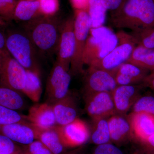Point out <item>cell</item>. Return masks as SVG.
<instances>
[{
  "instance_id": "7c38bea8",
  "label": "cell",
  "mask_w": 154,
  "mask_h": 154,
  "mask_svg": "<svg viewBox=\"0 0 154 154\" xmlns=\"http://www.w3.org/2000/svg\"><path fill=\"white\" fill-rule=\"evenodd\" d=\"M57 127L62 141L66 148L76 147L84 144L91 136L87 124L79 118L66 125H57Z\"/></svg>"
},
{
  "instance_id": "5bb4252c",
  "label": "cell",
  "mask_w": 154,
  "mask_h": 154,
  "mask_svg": "<svg viewBox=\"0 0 154 154\" xmlns=\"http://www.w3.org/2000/svg\"><path fill=\"white\" fill-rule=\"evenodd\" d=\"M0 134L14 142L27 145L36 140L35 127L29 122H19L0 126Z\"/></svg>"
},
{
  "instance_id": "2e32d148",
  "label": "cell",
  "mask_w": 154,
  "mask_h": 154,
  "mask_svg": "<svg viewBox=\"0 0 154 154\" xmlns=\"http://www.w3.org/2000/svg\"><path fill=\"white\" fill-rule=\"evenodd\" d=\"M26 118L30 124L41 129L57 125L52 106L48 103L33 105L29 109Z\"/></svg>"
},
{
  "instance_id": "e575fe53",
  "label": "cell",
  "mask_w": 154,
  "mask_h": 154,
  "mask_svg": "<svg viewBox=\"0 0 154 154\" xmlns=\"http://www.w3.org/2000/svg\"><path fill=\"white\" fill-rule=\"evenodd\" d=\"M107 8V11L110 13L114 12L122 5L126 0H102Z\"/></svg>"
},
{
  "instance_id": "30bf717a",
  "label": "cell",
  "mask_w": 154,
  "mask_h": 154,
  "mask_svg": "<svg viewBox=\"0 0 154 154\" xmlns=\"http://www.w3.org/2000/svg\"><path fill=\"white\" fill-rule=\"evenodd\" d=\"M86 112L92 120L108 118L116 114L111 93L103 92L84 96Z\"/></svg>"
},
{
  "instance_id": "9c48e42d",
  "label": "cell",
  "mask_w": 154,
  "mask_h": 154,
  "mask_svg": "<svg viewBox=\"0 0 154 154\" xmlns=\"http://www.w3.org/2000/svg\"><path fill=\"white\" fill-rule=\"evenodd\" d=\"M117 86L113 72L89 66L84 79V96L100 92L112 93Z\"/></svg>"
},
{
  "instance_id": "8992f818",
  "label": "cell",
  "mask_w": 154,
  "mask_h": 154,
  "mask_svg": "<svg viewBox=\"0 0 154 154\" xmlns=\"http://www.w3.org/2000/svg\"><path fill=\"white\" fill-rule=\"evenodd\" d=\"M116 34L118 39L116 46L105 57L89 66L114 72L126 62L137 45L129 33L120 30Z\"/></svg>"
},
{
  "instance_id": "f35d334b",
  "label": "cell",
  "mask_w": 154,
  "mask_h": 154,
  "mask_svg": "<svg viewBox=\"0 0 154 154\" xmlns=\"http://www.w3.org/2000/svg\"><path fill=\"white\" fill-rule=\"evenodd\" d=\"M143 143L146 147V149H154V133L153 134L151 135Z\"/></svg>"
},
{
  "instance_id": "ffe728a7",
  "label": "cell",
  "mask_w": 154,
  "mask_h": 154,
  "mask_svg": "<svg viewBox=\"0 0 154 154\" xmlns=\"http://www.w3.org/2000/svg\"><path fill=\"white\" fill-rule=\"evenodd\" d=\"M34 127L36 129V140L41 141L54 154H63L66 148L62 141L57 125L46 129Z\"/></svg>"
},
{
  "instance_id": "f546056e",
  "label": "cell",
  "mask_w": 154,
  "mask_h": 154,
  "mask_svg": "<svg viewBox=\"0 0 154 154\" xmlns=\"http://www.w3.org/2000/svg\"><path fill=\"white\" fill-rule=\"evenodd\" d=\"M0 154H24L16 143L4 135L0 134Z\"/></svg>"
},
{
  "instance_id": "e0dca14e",
  "label": "cell",
  "mask_w": 154,
  "mask_h": 154,
  "mask_svg": "<svg viewBox=\"0 0 154 154\" xmlns=\"http://www.w3.org/2000/svg\"><path fill=\"white\" fill-rule=\"evenodd\" d=\"M133 137L143 143L154 133V116L145 113L131 112L127 116Z\"/></svg>"
},
{
  "instance_id": "b9f144b4",
  "label": "cell",
  "mask_w": 154,
  "mask_h": 154,
  "mask_svg": "<svg viewBox=\"0 0 154 154\" xmlns=\"http://www.w3.org/2000/svg\"><path fill=\"white\" fill-rule=\"evenodd\" d=\"M2 59L3 58L0 59V72H1V66H2Z\"/></svg>"
},
{
  "instance_id": "d4e9b609",
  "label": "cell",
  "mask_w": 154,
  "mask_h": 154,
  "mask_svg": "<svg viewBox=\"0 0 154 154\" xmlns=\"http://www.w3.org/2000/svg\"><path fill=\"white\" fill-rule=\"evenodd\" d=\"M87 11L90 18L91 28L103 26L107 10L102 0H90Z\"/></svg>"
},
{
  "instance_id": "7a4b0ae2",
  "label": "cell",
  "mask_w": 154,
  "mask_h": 154,
  "mask_svg": "<svg viewBox=\"0 0 154 154\" xmlns=\"http://www.w3.org/2000/svg\"><path fill=\"white\" fill-rule=\"evenodd\" d=\"M63 22L55 16H39L24 26V31L38 53L51 56L57 53Z\"/></svg>"
},
{
  "instance_id": "7bdbcfd3",
  "label": "cell",
  "mask_w": 154,
  "mask_h": 154,
  "mask_svg": "<svg viewBox=\"0 0 154 154\" xmlns=\"http://www.w3.org/2000/svg\"><path fill=\"white\" fill-rule=\"evenodd\" d=\"M25 1H37V0H25Z\"/></svg>"
},
{
  "instance_id": "ab89813d",
  "label": "cell",
  "mask_w": 154,
  "mask_h": 154,
  "mask_svg": "<svg viewBox=\"0 0 154 154\" xmlns=\"http://www.w3.org/2000/svg\"><path fill=\"white\" fill-rule=\"evenodd\" d=\"M5 24V20L2 17H0V26H3Z\"/></svg>"
},
{
  "instance_id": "ba28073f",
  "label": "cell",
  "mask_w": 154,
  "mask_h": 154,
  "mask_svg": "<svg viewBox=\"0 0 154 154\" xmlns=\"http://www.w3.org/2000/svg\"><path fill=\"white\" fill-rule=\"evenodd\" d=\"M27 71L9 52L2 60L0 72V86L21 94L26 82Z\"/></svg>"
},
{
  "instance_id": "4dcf8cb0",
  "label": "cell",
  "mask_w": 154,
  "mask_h": 154,
  "mask_svg": "<svg viewBox=\"0 0 154 154\" xmlns=\"http://www.w3.org/2000/svg\"><path fill=\"white\" fill-rule=\"evenodd\" d=\"M18 0H0V17L6 21L14 19V11Z\"/></svg>"
},
{
  "instance_id": "4fadbf2b",
  "label": "cell",
  "mask_w": 154,
  "mask_h": 154,
  "mask_svg": "<svg viewBox=\"0 0 154 154\" xmlns=\"http://www.w3.org/2000/svg\"><path fill=\"white\" fill-rule=\"evenodd\" d=\"M146 88L143 83L117 86L111 93L116 114L126 115L136 101L140 97L143 89Z\"/></svg>"
},
{
  "instance_id": "603a6c76",
  "label": "cell",
  "mask_w": 154,
  "mask_h": 154,
  "mask_svg": "<svg viewBox=\"0 0 154 154\" xmlns=\"http://www.w3.org/2000/svg\"><path fill=\"white\" fill-rule=\"evenodd\" d=\"M0 105L17 111L24 109L25 103L20 93L0 86Z\"/></svg>"
},
{
  "instance_id": "60d3db41",
  "label": "cell",
  "mask_w": 154,
  "mask_h": 154,
  "mask_svg": "<svg viewBox=\"0 0 154 154\" xmlns=\"http://www.w3.org/2000/svg\"><path fill=\"white\" fill-rule=\"evenodd\" d=\"M146 154H154V149H146Z\"/></svg>"
},
{
  "instance_id": "f1b7e54d",
  "label": "cell",
  "mask_w": 154,
  "mask_h": 154,
  "mask_svg": "<svg viewBox=\"0 0 154 154\" xmlns=\"http://www.w3.org/2000/svg\"><path fill=\"white\" fill-rule=\"evenodd\" d=\"M133 113H145L154 116V96H140L132 107Z\"/></svg>"
},
{
  "instance_id": "6da1fadb",
  "label": "cell",
  "mask_w": 154,
  "mask_h": 154,
  "mask_svg": "<svg viewBox=\"0 0 154 154\" xmlns=\"http://www.w3.org/2000/svg\"><path fill=\"white\" fill-rule=\"evenodd\" d=\"M114 28L139 31L154 27V0H126L118 10L110 13Z\"/></svg>"
},
{
  "instance_id": "44dd1931",
  "label": "cell",
  "mask_w": 154,
  "mask_h": 154,
  "mask_svg": "<svg viewBox=\"0 0 154 154\" xmlns=\"http://www.w3.org/2000/svg\"><path fill=\"white\" fill-rule=\"evenodd\" d=\"M42 16L38 0H18L14 11V19L28 22Z\"/></svg>"
},
{
  "instance_id": "9a60e30c",
  "label": "cell",
  "mask_w": 154,
  "mask_h": 154,
  "mask_svg": "<svg viewBox=\"0 0 154 154\" xmlns=\"http://www.w3.org/2000/svg\"><path fill=\"white\" fill-rule=\"evenodd\" d=\"M113 72L117 85L122 86L142 84L150 72L132 63L125 62Z\"/></svg>"
},
{
  "instance_id": "8fae6325",
  "label": "cell",
  "mask_w": 154,
  "mask_h": 154,
  "mask_svg": "<svg viewBox=\"0 0 154 154\" xmlns=\"http://www.w3.org/2000/svg\"><path fill=\"white\" fill-rule=\"evenodd\" d=\"M74 18H69L63 22L59 42L56 61L69 71L71 62L74 52Z\"/></svg>"
},
{
  "instance_id": "1f68e13d",
  "label": "cell",
  "mask_w": 154,
  "mask_h": 154,
  "mask_svg": "<svg viewBox=\"0 0 154 154\" xmlns=\"http://www.w3.org/2000/svg\"><path fill=\"white\" fill-rule=\"evenodd\" d=\"M42 15L54 16L59 10V0H38Z\"/></svg>"
},
{
  "instance_id": "83f0119b",
  "label": "cell",
  "mask_w": 154,
  "mask_h": 154,
  "mask_svg": "<svg viewBox=\"0 0 154 154\" xmlns=\"http://www.w3.org/2000/svg\"><path fill=\"white\" fill-rule=\"evenodd\" d=\"M26 116H23L16 110L0 105V126L19 122H26Z\"/></svg>"
},
{
  "instance_id": "277c9868",
  "label": "cell",
  "mask_w": 154,
  "mask_h": 154,
  "mask_svg": "<svg viewBox=\"0 0 154 154\" xmlns=\"http://www.w3.org/2000/svg\"><path fill=\"white\" fill-rule=\"evenodd\" d=\"M117 35L103 26L91 28L83 55L84 65L90 66L106 56L118 44Z\"/></svg>"
},
{
  "instance_id": "d590c367",
  "label": "cell",
  "mask_w": 154,
  "mask_h": 154,
  "mask_svg": "<svg viewBox=\"0 0 154 154\" xmlns=\"http://www.w3.org/2000/svg\"><path fill=\"white\" fill-rule=\"evenodd\" d=\"M73 8L75 10H85L88 9L90 0H70Z\"/></svg>"
},
{
  "instance_id": "cb8c5ba5",
  "label": "cell",
  "mask_w": 154,
  "mask_h": 154,
  "mask_svg": "<svg viewBox=\"0 0 154 154\" xmlns=\"http://www.w3.org/2000/svg\"><path fill=\"white\" fill-rule=\"evenodd\" d=\"M26 71V82L22 93L33 102L38 103L41 98L42 92L40 75L33 72Z\"/></svg>"
},
{
  "instance_id": "52a82bcc",
  "label": "cell",
  "mask_w": 154,
  "mask_h": 154,
  "mask_svg": "<svg viewBox=\"0 0 154 154\" xmlns=\"http://www.w3.org/2000/svg\"><path fill=\"white\" fill-rule=\"evenodd\" d=\"M71 80L69 71L56 61L46 84L45 94L47 103L52 105L65 97L69 93Z\"/></svg>"
},
{
  "instance_id": "74e56055",
  "label": "cell",
  "mask_w": 154,
  "mask_h": 154,
  "mask_svg": "<svg viewBox=\"0 0 154 154\" xmlns=\"http://www.w3.org/2000/svg\"><path fill=\"white\" fill-rule=\"evenodd\" d=\"M143 83L146 88H150L154 93V70L150 72Z\"/></svg>"
},
{
  "instance_id": "8d00e7d4",
  "label": "cell",
  "mask_w": 154,
  "mask_h": 154,
  "mask_svg": "<svg viewBox=\"0 0 154 154\" xmlns=\"http://www.w3.org/2000/svg\"><path fill=\"white\" fill-rule=\"evenodd\" d=\"M8 52V51L6 46V35L0 32V59L2 58Z\"/></svg>"
},
{
  "instance_id": "7402d4cb",
  "label": "cell",
  "mask_w": 154,
  "mask_h": 154,
  "mask_svg": "<svg viewBox=\"0 0 154 154\" xmlns=\"http://www.w3.org/2000/svg\"><path fill=\"white\" fill-rule=\"evenodd\" d=\"M126 62L152 71L154 70V49L137 45Z\"/></svg>"
},
{
  "instance_id": "484cf974",
  "label": "cell",
  "mask_w": 154,
  "mask_h": 154,
  "mask_svg": "<svg viewBox=\"0 0 154 154\" xmlns=\"http://www.w3.org/2000/svg\"><path fill=\"white\" fill-rule=\"evenodd\" d=\"M93 121L90 136L91 141L97 145L111 143L108 118L99 119Z\"/></svg>"
},
{
  "instance_id": "5b68a950",
  "label": "cell",
  "mask_w": 154,
  "mask_h": 154,
  "mask_svg": "<svg viewBox=\"0 0 154 154\" xmlns=\"http://www.w3.org/2000/svg\"><path fill=\"white\" fill-rule=\"evenodd\" d=\"M74 18L75 49L69 71L75 75L84 71L83 55L91 27L90 17L87 11L75 10Z\"/></svg>"
},
{
  "instance_id": "3957f363",
  "label": "cell",
  "mask_w": 154,
  "mask_h": 154,
  "mask_svg": "<svg viewBox=\"0 0 154 154\" xmlns=\"http://www.w3.org/2000/svg\"><path fill=\"white\" fill-rule=\"evenodd\" d=\"M6 36V46L10 54L26 70L41 75L38 52L25 31L13 30Z\"/></svg>"
},
{
  "instance_id": "4316f807",
  "label": "cell",
  "mask_w": 154,
  "mask_h": 154,
  "mask_svg": "<svg viewBox=\"0 0 154 154\" xmlns=\"http://www.w3.org/2000/svg\"><path fill=\"white\" fill-rule=\"evenodd\" d=\"M137 45L154 49V27L129 33Z\"/></svg>"
},
{
  "instance_id": "d6a6232c",
  "label": "cell",
  "mask_w": 154,
  "mask_h": 154,
  "mask_svg": "<svg viewBox=\"0 0 154 154\" xmlns=\"http://www.w3.org/2000/svg\"><path fill=\"white\" fill-rule=\"evenodd\" d=\"M23 151L24 154H54L45 145L38 140L25 145Z\"/></svg>"
},
{
  "instance_id": "836d02e7",
  "label": "cell",
  "mask_w": 154,
  "mask_h": 154,
  "mask_svg": "<svg viewBox=\"0 0 154 154\" xmlns=\"http://www.w3.org/2000/svg\"><path fill=\"white\" fill-rule=\"evenodd\" d=\"M93 154H123L122 152L111 143L97 146Z\"/></svg>"
},
{
  "instance_id": "d6986e66",
  "label": "cell",
  "mask_w": 154,
  "mask_h": 154,
  "mask_svg": "<svg viewBox=\"0 0 154 154\" xmlns=\"http://www.w3.org/2000/svg\"><path fill=\"white\" fill-rule=\"evenodd\" d=\"M111 141L121 143L132 137V130L126 115L116 114L108 118Z\"/></svg>"
},
{
  "instance_id": "ac0fdd59",
  "label": "cell",
  "mask_w": 154,
  "mask_h": 154,
  "mask_svg": "<svg viewBox=\"0 0 154 154\" xmlns=\"http://www.w3.org/2000/svg\"><path fill=\"white\" fill-rule=\"evenodd\" d=\"M52 106L58 125H66L78 118L76 102L70 92Z\"/></svg>"
}]
</instances>
